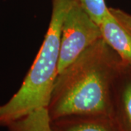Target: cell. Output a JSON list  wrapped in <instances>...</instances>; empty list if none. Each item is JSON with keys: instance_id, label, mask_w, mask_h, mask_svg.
Returning <instances> with one entry per match:
<instances>
[{"instance_id": "cell-5", "label": "cell", "mask_w": 131, "mask_h": 131, "mask_svg": "<svg viewBox=\"0 0 131 131\" xmlns=\"http://www.w3.org/2000/svg\"><path fill=\"white\" fill-rule=\"evenodd\" d=\"M112 117L119 131H131V66H125L115 82Z\"/></svg>"}, {"instance_id": "cell-2", "label": "cell", "mask_w": 131, "mask_h": 131, "mask_svg": "<svg viewBox=\"0 0 131 131\" xmlns=\"http://www.w3.org/2000/svg\"><path fill=\"white\" fill-rule=\"evenodd\" d=\"M52 14L41 48L18 90L0 105V127L47 108L58 74L61 26L73 0H52Z\"/></svg>"}, {"instance_id": "cell-7", "label": "cell", "mask_w": 131, "mask_h": 131, "mask_svg": "<svg viewBox=\"0 0 131 131\" xmlns=\"http://www.w3.org/2000/svg\"><path fill=\"white\" fill-rule=\"evenodd\" d=\"M7 131H52L51 119L47 108L35 110L11 122Z\"/></svg>"}, {"instance_id": "cell-1", "label": "cell", "mask_w": 131, "mask_h": 131, "mask_svg": "<svg viewBox=\"0 0 131 131\" xmlns=\"http://www.w3.org/2000/svg\"><path fill=\"white\" fill-rule=\"evenodd\" d=\"M125 65L101 39L60 72L47 110L51 120L69 116H111L115 82Z\"/></svg>"}, {"instance_id": "cell-8", "label": "cell", "mask_w": 131, "mask_h": 131, "mask_svg": "<svg viewBox=\"0 0 131 131\" xmlns=\"http://www.w3.org/2000/svg\"><path fill=\"white\" fill-rule=\"evenodd\" d=\"M94 20L99 24L106 17L108 7L105 0H79Z\"/></svg>"}, {"instance_id": "cell-3", "label": "cell", "mask_w": 131, "mask_h": 131, "mask_svg": "<svg viewBox=\"0 0 131 131\" xmlns=\"http://www.w3.org/2000/svg\"><path fill=\"white\" fill-rule=\"evenodd\" d=\"M100 39L99 25L79 0H73L61 26L58 74Z\"/></svg>"}, {"instance_id": "cell-4", "label": "cell", "mask_w": 131, "mask_h": 131, "mask_svg": "<svg viewBox=\"0 0 131 131\" xmlns=\"http://www.w3.org/2000/svg\"><path fill=\"white\" fill-rule=\"evenodd\" d=\"M98 25L102 39L125 65L131 66V14L108 7L107 15Z\"/></svg>"}, {"instance_id": "cell-6", "label": "cell", "mask_w": 131, "mask_h": 131, "mask_svg": "<svg viewBox=\"0 0 131 131\" xmlns=\"http://www.w3.org/2000/svg\"><path fill=\"white\" fill-rule=\"evenodd\" d=\"M52 131H119L111 116H69L51 120Z\"/></svg>"}]
</instances>
